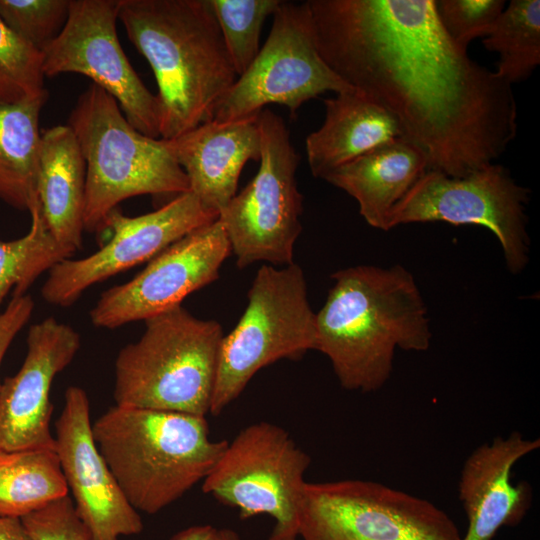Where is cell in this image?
Returning a JSON list of instances; mask_svg holds the SVG:
<instances>
[{
    "label": "cell",
    "mask_w": 540,
    "mask_h": 540,
    "mask_svg": "<svg viewBox=\"0 0 540 540\" xmlns=\"http://www.w3.org/2000/svg\"><path fill=\"white\" fill-rule=\"evenodd\" d=\"M318 51L346 84L386 109L428 170L464 177L517 134L512 85L442 27L435 0H308Z\"/></svg>",
    "instance_id": "6da1fadb"
},
{
    "label": "cell",
    "mask_w": 540,
    "mask_h": 540,
    "mask_svg": "<svg viewBox=\"0 0 540 540\" xmlns=\"http://www.w3.org/2000/svg\"><path fill=\"white\" fill-rule=\"evenodd\" d=\"M316 313V348L342 388L375 392L389 380L397 349L431 344L428 311L412 273L402 265H358L332 274Z\"/></svg>",
    "instance_id": "7a4b0ae2"
},
{
    "label": "cell",
    "mask_w": 540,
    "mask_h": 540,
    "mask_svg": "<svg viewBox=\"0 0 540 540\" xmlns=\"http://www.w3.org/2000/svg\"><path fill=\"white\" fill-rule=\"evenodd\" d=\"M118 20L154 72L160 138L213 120L237 74L210 0H120Z\"/></svg>",
    "instance_id": "3957f363"
},
{
    "label": "cell",
    "mask_w": 540,
    "mask_h": 540,
    "mask_svg": "<svg viewBox=\"0 0 540 540\" xmlns=\"http://www.w3.org/2000/svg\"><path fill=\"white\" fill-rule=\"evenodd\" d=\"M95 443L137 511L155 514L202 482L228 441L205 416L115 405L92 423Z\"/></svg>",
    "instance_id": "277c9868"
},
{
    "label": "cell",
    "mask_w": 540,
    "mask_h": 540,
    "mask_svg": "<svg viewBox=\"0 0 540 540\" xmlns=\"http://www.w3.org/2000/svg\"><path fill=\"white\" fill-rule=\"evenodd\" d=\"M67 125L86 164L84 230L99 231L108 213L125 199L189 191L172 140L139 132L101 87L92 83L81 93Z\"/></svg>",
    "instance_id": "5b68a950"
},
{
    "label": "cell",
    "mask_w": 540,
    "mask_h": 540,
    "mask_svg": "<svg viewBox=\"0 0 540 540\" xmlns=\"http://www.w3.org/2000/svg\"><path fill=\"white\" fill-rule=\"evenodd\" d=\"M140 339L115 361V405L206 416L210 412L222 326L182 305L145 321Z\"/></svg>",
    "instance_id": "8992f818"
},
{
    "label": "cell",
    "mask_w": 540,
    "mask_h": 540,
    "mask_svg": "<svg viewBox=\"0 0 540 540\" xmlns=\"http://www.w3.org/2000/svg\"><path fill=\"white\" fill-rule=\"evenodd\" d=\"M247 298L243 315L220 346L209 412L214 416L241 395L259 370L281 359L298 360L316 348V313L299 265H262Z\"/></svg>",
    "instance_id": "52a82bcc"
},
{
    "label": "cell",
    "mask_w": 540,
    "mask_h": 540,
    "mask_svg": "<svg viewBox=\"0 0 540 540\" xmlns=\"http://www.w3.org/2000/svg\"><path fill=\"white\" fill-rule=\"evenodd\" d=\"M311 457L282 427L267 421L241 429L202 481V491L238 510L242 520L266 514V540H297L299 510Z\"/></svg>",
    "instance_id": "ba28073f"
},
{
    "label": "cell",
    "mask_w": 540,
    "mask_h": 540,
    "mask_svg": "<svg viewBox=\"0 0 540 540\" xmlns=\"http://www.w3.org/2000/svg\"><path fill=\"white\" fill-rule=\"evenodd\" d=\"M260 165L254 178L219 213L236 265L287 266L302 231L303 196L296 171L299 155L284 120L264 108L258 117Z\"/></svg>",
    "instance_id": "9c48e42d"
},
{
    "label": "cell",
    "mask_w": 540,
    "mask_h": 540,
    "mask_svg": "<svg viewBox=\"0 0 540 540\" xmlns=\"http://www.w3.org/2000/svg\"><path fill=\"white\" fill-rule=\"evenodd\" d=\"M303 540H462L434 503L362 479L307 482L299 510Z\"/></svg>",
    "instance_id": "30bf717a"
},
{
    "label": "cell",
    "mask_w": 540,
    "mask_h": 540,
    "mask_svg": "<svg viewBox=\"0 0 540 540\" xmlns=\"http://www.w3.org/2000/svg\"><path fill=\"white\" fill-rule=\"evenodd\" d=\"M272 16L265 43L220 100L213 120L258 115L268 104L284 105L294 117L303 103L325 92L354 90L321 57L307 1H281Z\"/></svg>",
    "instance_id": "8fae6325"
},
{
    "label": "cell",
    "mask_w": 540,
    "mask_h": 540,
    "mask_svg": "<svg viewBox=\"0 0 540 540\" xmlns=\"http://www.w3.org/2000/svg\"><path fill=\"white\" fill-rule=\"evenodd\" d=\"M529 193L496 162L464 177L427 170L393 210L389 229L426 222L482 226L498 239L507 269L518 274L529 261Z\"/></svg>",
    "instance_id": "7c38bea8"
},
{
    "label": "cell",
    "mask_w": 540,
    "mask_h": 540,
    "mask_svg": "<svg viewBox=\"0 0 540 540\" xmlns=\"http://www.w3.org/2000/svg\"><path fill=\"white\" fill-rule=\"evenodd\" d=\"M120 0H70L58 37L43 51L45 77L77 73L112 95L139 132L160 138V105L124 53L116 29Z\"/></svg>",
    "instance_id": "4fadbf2b"
},
{
    "label": "cell",
    "mask_w": 540,
    "mask_h": 540,
    "mask_svg": "<svg viewBox=\"0 0 540 540\" xmlns=\"http://www.w3.org/2000/svg\"><path fill=\"white\" fill-rule=\"evenodd\" d=\"M190 191L172 198L159 209L136 217L115 208L98 232L109 229L108 242L93 254L54 265L41 288L43 299L67 307L94 284L149 261L194 229L217 220Z\"/></svg>",
    "instance_id": "5bb4252c"
},
{
    "label": "cell",
    "mask_w": 540,
    "mask_h": 540,
    "mask_svg": "<svg viewBox=\"0 0 540 540\" xmlns=\"http://www.w3.org/2000/svg\"><path fill=\"white\" fill-rule=\"evenodd\" d=\"M232 254L217 219L189 232L155 257L130 281L104 291L90 311L95 327L114 329L181 305L219 277Z\"/></svg>",
    "instance_id": "9a60e30c"
},
{
    "label": "cell",
    "mask_w": 540,
    "mask_h": 540,
    "mask_svg": "<svg viewBox=\"0 0 540 540\" xmlns=\"http://www.w3.org/2000/svg\"><path fill=\"white\" fill-rule=\"evenodd\" d=\"M55 422V452L75 511L91 540H119L142 532L143 522L129 503L95 443L84 389L65 391Z\"/></svg>",
    "instance_id": "2e32d148"
},
{
    "label": "cell",
    "mask_w": 540,
    "mask_h": 540,
    "mask_svg": "<svg viewBox=\"0 0 540 540\" xmlns=\"http://www.w3.org/2000/svg\"><path fill=\"white\" fill-rule=\"evenodd\" d=\"M26 344L22 366L0 388V450H55L50 389L77 354L80 336L50 316L29 327Z\"/></svg>",
    "instance_id": "e0dca14e"
},
{
    "label": "cell",
    "mask_w": 540,
    "mask_h": 540,
    "mask_svg": "<svg viewBox=\"0 0 540 540\" xmlns=\"http://www.w3.org/2000/svg\"><path fill=\"white\" fill-rule=\"evenodd\" d=\"M539 447V439L514 431L481 444L465 459L458 482L468 522L462 540H493L502 527L522 522L532 505L533 491L526 481L513 483L512 472Z\"/></svg>",
    "instance_id": "ac0fdd59"
},
{
    "label": "cell",
    "mask_w": 540,
    "mask_h": 540,
    "mask_svg": "<svg viewBox=\"0 0 540 540\" xmlns=\"http://www.w3.org/2000/svg\"><path fill=\"white\" fill-rule=\"evenodd\" d=\"M258 117L211 120L171 139L176 159L188 178L189 191L218 215L236 195L245 164L260 160Z\"/></svg>",
    "instance_id": "d6986e66"
},
{
    "label": "cell",
    "mask_w": 540,
    "mask_h": 540,
    "mask_svg": "<svg viewBox=\"0 0 540 540\" xmlns=\"http://www.w3.org/2000/svg\"><path fill=\"white\" fill-rule=\"evenodd\" d=\"M427 170L424 153L400 137L336 168L323 180L353 197L368 225L388 231L393 210Z\"/></svg>",
    "instance_id": "ffe728a7"
},
{
    "label": "cell",
    "mask_w": 540,
    "mask_h": 540,
    "mask_svg": "<svg viewBox=\"0 0 540 540\" xmlns=\"http://www.w3.org/2000/svg\"><path fill=\"white\" fill-rule=\"evenodd\" d=\"M322 125L306 138V155L313 176L331 171L386 142L402 137L396 119L357 90L324 100Z\"/></svg>",
    "instance_id": "44dd1931"
},
{
    "label": "cell",
    "mask_w": 540,
    "mask_h": 540,
    "mask_svg": "<svg viewBox=\"0 0 540 540\" xmlns=\"http://www.w3.org/2000/svg\"><path fill=\"white\" fill-rule=\"evenodd\" d=\"M86 164L68 125L41 131L36 194L45 223L64 248L82 246Z\"/></svg>",
    "instance_id": "7402d4cb"
},
{
    "label": "cell",
    "mask_w": 540,
    "mask_h": 540,
    "mask_svg": "<svg viewBox=\"0 0 540 540\" xmlns=\"http://www.w3.org/2000/svg\"><path fill=\"white\" fill-rule=\"evenodd\" d=\"M47 97L0 104V200L29 210L37 198L40 112Z\"/></svg>",
    "instance_id": "603a6c76"
},
{
    "label": "cell",
    "mask_w": 540,
    "mask_h": 540,
    "mask_svg": "<svg viewBox=\"0 0 540 540\" xmlns=\"http://www.w3.org/2000/svg\"><path fill=\"white\" fill-rule=\"evenodd\" d=\"M68 493L54 449L0 450V516L22 519Z\"/></svg>",
    "instance_id": "cb8c5ba5"
},
{
    "label": "cell",
    "mask_w": 540,
    "mask_h": 540,
    "mask_svg": "<svg viewBox=\"0 0 540 540\" xmlns=\"http://www.w3.org/2000/svg\"><path fill=\"white\" fill-rule=\"evenodd\" d=\"M482 43L498 54L501 79L512 85L529 78L540 63V1H510Z\"/></svg>",
    "instance_id": "d4e9b609"
},
{
    "label": "cell",
    "mask_w": 540,
    "mask_h": 540,
    "mask_svg": "<svg viewBox=\"0 0 540 540\" xmlns=\"http://www.w3.org/2000/svg\"><path fill=\"white\" fill-rule=\"evenodd\" d=\"M28 211L31 216L29 232L16 240H0V305L10 290L12 297L27 294L42 273L73 254L50 233L38 198Z\"/></svg>",
    "instance_id": "484cf974"
},
{
    "label": "cell",
    "mask_w": 540,
    "mask_h": 540,
    "mask_svg": "<svg viewBox=\"0 0 540 540\" xmlns=\"http://www.w3.org/2000/svg\"><path fill=\"white\" fill-rule=\"evenodd\" d=\"M281 0H210L222 38L237 74L242 75L260 50V34Z\"/></svg>",
    "instance_id": "4316f807"
},
{
    "label": "cell",
    "mask_w": 540,
    "mask_h": 540,
    "mask_svg": "<svg viewBox=\"0 0 540 540\" xmlns=\"http://www.w3.org/2000/svg\"><path fill=\"white\" fill-rule=\"evenodd\" d=\"M44 79L43 53L0 18V104L48 98Z\"/></svg>",
    "instance_id": "83f0119b"
},
{
    "label": "cell",
    "mask_w": 540,
    "mask_h": 540,
    "mask_svg": "<svg viewBox=\"0 0 540 540\" xmlns=\"http://www.w3.org/2000/svg\"><path fill=\"white\" fill-rule=\"evenodd\" d=\"M69 9L70 0H0L1 20L41 52L61 33Z\"/></svg>",
    "instance_id": "f1b7e54d"
},
{
    "label": "cell",
    "mask_w": 540,
    "mask_h": 540,
    "mask_svg": "<svg viewBox=\"0 0 540 540\" xmlns=\"http://www.w3.org/2000/svg\"><path fill=\"white\" fill-rule=\"evenodd\" d=\"M506 6L504 0H435L439 21L458 45L484 38Z\"/></svg>",
    "instance_id": "f546056e"
},
{
    "label": "cell",
    "mask_w": 540,
    "mask_h": 540,
    "mask_svg": "<svg viewBox=\"0 0 540 540\" xmlns=\"http://www.w3.org/2000/svg\"><path fill=\"white\" fill-rule=\"evenodd\" d=\"M21 520L33 540H91L69 494Z\"/></svg>",
    "instance_id": "4dcf8cb0"
},
{
    "label": "cell",
    "mask_w": 540,
    "mask_h": 540,
    "mask_svg": "<svg viewBox=\"0 0 540 540\" xmlns=\"http://www.w3.org/2000/svg\"><path fill=\"white\" fill-rule=\"evenodd\" d=\"M34 309V301L29 294L12 297L7 307L0 313V365L12 341L29 321ZM2 382H0L1 388Z\"/></svg>",
    "instance_id": "1f68e13d"
},
{
    "label": "cell",
    "mask_w": 540,
    "mask_h": 540,
    "mask_svg": "<svg viewBox=\"0 0 540 540\" xmlns=\"http://www.w3.org/2000/svg\"><path fill=\"white\" fill-rule=\"evenodd\" d=\"M0 540H33L20 518L0 516Z\"/></svg>",
    "instance_id": "d6a6232c"
},
{
    "label": "cell",
    "mask_w": 540,
    "mask_h": 540,
    "mask_svg": "<svg viewBox=\"0 0 540 540\" xmlns=\"http://www.w3.org/2000/svg\"><path fill=\"white\" fill-rule=\"evenodd\" d=\"M169 540H219V529L211 525H194L177 532Z\"/></svg>",
    "instance_id": "836d02e7"
},
{
    "label": "cell",
    "mask_w": 540,
    "mask_h": 540,
    "mask_svg": "<svg viewBox=\"0 0 540 540\" xmlns=\"http://www.w3.org/2000/svg\"><path fill=\"white\" fill-rule=\"evenodd\" d=\"M219 540H243L238 533L229 528L219 529Z\"/></svg>",
    "instance_id": "e575fe53"
}]
</instances>
